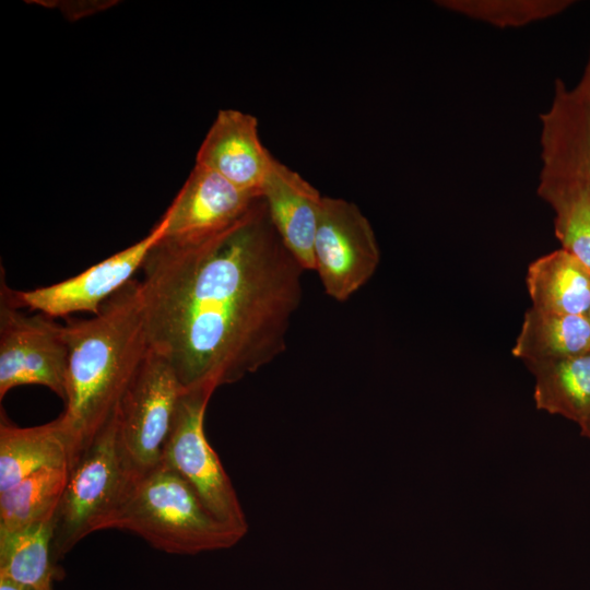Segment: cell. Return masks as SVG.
<instances>
[{
  "label": "cell",
  "mask_w": 590,
  "mask_h": 590,
  "mask_svg": "<svg viewBox=\"0 0 590 590\" xmlns=\"http://www.w3.org/2000/svg\"><path fill=\"white\" fill-rule=\"evenodd\" d=\"M70 467L35 472L0 493V532L55 518Z\"/></svg>",
  "instance_id": "18"
},
{
  "label": "cell",
  "mask_w": 590,
  "mask_h": 590,
  "mask_svg": "<svg viewBox=\"0 0 590 590\" xmlns=\"http://www.w3.org/2000/svg\"><path fill=\"white\" fill-rule=\"evenodd\" d=\"M314 259L324 292L338 302L350 299L375 274L380 249L369 220L355 203L322 197Z\"/></svg>",
  "instance_id": "7"
},
{
  "label": "cell",
  "mask_w": 590,
  "mask_h": 590,
  "mask_svg": "<svg viewBox=\"0 0 590 590\" xmlns=\"http://www.w3.org/2000/svg\"><path fill=\"white\" fill-rule=\"evenodd\" d=\"M166 213L141 240L62 282L31 291H13L1 283V293L17 308L37 310L50 318L86 311L96 315L103 304L125 287L166 231Z\"/></svg>",
  "instance_id": "9"
},
{
  "label": "cell",
  "mask_w": 590,
  "mask_h": 590,
  "mask_svg": "<svg viewBox=\"0 0 590 590\" xmlns=\"http://www.w3.org/2000/svg\"><path fill=\"white\" fill-rule=\"evenodd\" d=\"M185 391L170 365L149 347L115 411L118 444L135 477L161 463Z\"/></svg>",
  "instance_id": "5"
},
{
  "label": "cell",
  "mask_w": 590,
  "mask_h": 590,
  "mask_svg": "<svg viewBox=\"0 0 590 590\" xmlns=\"http://www.w3.org/2000/svg\"><path fill=\"white\" fill-rule=\"evenodd\" d=\"M590 352L587 315L558 314L529 308L511 354L527 366Z\"/></svg>",
  "instance_id": "15"
},
{
  "label": "cell",
  "mask_w": 590,
  "mask_h": 590,
  "mask_svg": "<svg viewBox=\"0 0 590 590\" xmlns=\"http://www.w3.org/2000/svg\"><path fill=\"white\" fill-rule=\"evenodd\" d=\"M437 7L499 28H517L556 16L573 0H438Z\"/></svg>",
  "instance_id": "19"
},
{
  "label": "cell",
  "mask_w": 590,
  "mask_h": 590,
  "mask_svg": "<svg viewBox=\"0 0 590 590\" xmlns=\"http://www.w3.org/2000/svg\"><path fill=\"white\" fill-rule=\"evenodd\" d=\"M54 519L0 532V577L30 590H52L62 578L52 554Z\"/></svg>",
  "instance_id": "16"
},
{
  "label": "cell",
  "mask_w": 590,
  "mask_h": 590,
  "mask_svg": "<svg viewBox=\"0 0 590 590\" xmlns=\"http://www.w3.org/2000/svg\"><path fill=\"white\" fill-rule=\"evenodd\" d=\"M574 88L579 95L590 101V56L586 64L585 71L582 73V76L578 85L575 86Z\"/></svg>",
  "instance_id": "21"
},
{
  "label": "cell",
  "mask_w": 590,
  "mask_h": 590,
  "mask_svg": "<svg viewBox=\"0 0 590 590\" xmlns=\"http://www.w3.org/2000/svg\"><path fill=\"white\" fill-rule=\"evenodd\" d=\"M260 198L196 164L165 212L162 239L192 243L217 235L240 222Z\"/></svg>",
  "instance_id": "10"
},
{
  "label": "cell",
  "mask_w": 590,
  "mask_h": 590,
  "mask_svg": "<svg viewBox=\"0 0 590 590\" xmlns=\"http://www.w3.org/2000/svg\"><path fill=\"white\" fill-rule=\"evenodd\" d=\"M74 462L71 438L60 417L34 427L11 424L1 412L0 493L47 468Z\"/></svg>",
  "instance_id": "13"
},
{
  "label": "cell",
  "mask_w": 590,
  "mask_h": 590,
  "mask_svg": "<svg viewBox=\"0 0 590 590\" xmlns=\"http://www.w3.org/2000/svg\"><path fill=\"white\" fill-rule=\"evenodd\" d=\"M526 285L533 308L587 315L590 307V270L563 248L531 262Z\"/></svg>",
  "instance_id": "14"
},
{
  "label": "cell",
  "mask_w": 590,
  "mask_h": 590,
  "mask_svg": "<svg viewBox=\"0 0 590 590\" xmlns=\"http://www.w3.org/2000/svg\"><path fill=\"white\" fill-rule=\"evenodd\" d=\"M261 197L285 248L304 270H315L314 244L323 196L273 156Z\"/></svg>",
  "instance_id": "12"
},
{
  "label": "cell",
  "mask_w": 590,
  "mask_h": 590,
  "mask_svg": "<svg viewBox=\"0 0 590 590\" xmlns=\"http://www.w3.org/2000/svg\"><path fill=\"white\" fill-rule=\"evenodd\" d=\"M40 5L58 8L68 19L76 20L109 8L110 1H37Z\"/></svg>",
  "instance_id": "20"
},
{
  "label": "cell",
  "mask_w": 590,
  "mask_h": 590,
  "mask_svg": "<svg viewBox=\"0 0 590 590\" xmlns=\"http://www.w3.org/2000/svg\"><path fill=\"white\" fill-rule=\"evenodd\" d=\"M134 533L170 554H198L237 544L246 533L219 520L178 473L161 463L131 482L98 530Z\"/></svg>",
  "instance_id": "3"
},
{
  "label": "cell",
  "mask_w": 590,
  "mask_h": 590,
  "mask_svg": "<svg viewBox=\"0 0 590 590\" xmlns=\"http://www.w3.org/2000/svg\"><path fill=\"white\" fill-rule=\"evenodd\" d=\"M0 399L17 386L40 385L62 400L68 346L63 326L44 314L26 316L1 293Z\"/></svg>",
  "instance_id": "8"
},
{
  "label": "cell",
  "mask_w": 590,
  "mask_h": 590,
  "mask_svg": "<svg viewBox=\"0 0 590 590\" xmlns=\"http://www.w3.org/2000/svg\"><path fill=\"white\" fill-rule=\"evenodd\" d=\"M68 346L64 410L74 461L115 413L149 351L140 281L131 280L92 318L63 326Z\"/></svg>",
  "instance_id": "2"
},
{
  "label": "cell",
  "mask_w": 590,
  "mask_h": 590,
  "mask_svg": "<svg viewBox=\"0 0 590 590\" xmlns=\"http://www.w3.org/2000/svg\"><path fill=\"white\" fill-rule=\"evenodd\" d=\"M0 590H30L0 577Z\"/></svg>",
  "instance_id": "22"
},
{
  "label": "cell",
  "mask_w": 590,
  "mask_h": 590,
  "mask_svg": "<svg viewBox=\"0 0 590 590\" xmlns=\"http://www.w3.org/2000/svg\"><path fill=\"white\" fill-rule=\"evenodd\" d=\"M580 434L590 440V418L580 427Z\"/></svg>",
  "instance_id": "23"
},
{
  "label": "cell",
  "mask_w": 590,
  "mask_h": 590,
  "mask_svg": "<svg viewBox=\"0 0 590 590\" xmlns=\"http://www.w3.org/2000/svg\"><path fill=\"white\" fill-rule=\"evenodd\" d=\"M538 410L559 415L579 428L590 418V352L528 366Z\"/></svg>",
  "instance_id": "17"
},
{
  "label": "cell",
  "mask_w": 590,
  "mask_h": 590,
  "mask_svg": "<svg viewBox=\"0 0 590 590\" xmlns=\"http://www.w3.org/2000/svg\"><path fill=\"white\" fill-rule=\"evenodd\" d=\"M214 388L186 390L178 403L162 462L178 473L221 521L244 533L246 515L233 483L204 432V417Z\"/></svg>",
  "instance_id": "6"
},
{
  "label": "cell",
  "mask_w": 590,
  "mask_h": 590,
  "mask_svg": "<svg viewBox=\"0 0 590 590\" xmlns=\"http://www.w3.org/2000/svg\"><path fill=\"white\" fill-rule=\"evenodd\" d=\"M134 477L118 444L114 413L70 468L54 518L52 554L56 562L98 530Z\"/></svg>",
  "instance_id": "4"
},
{
  "label": "cell",
  "mask_w": 590,
  "mask_h": 590,
  "mask_svg": "<svg viewBox=\"0 0 590 590\" xmlns=\"http://www.w3.org/2000/svg\"><path fill=\"white\" fill-rule=\"evenodd\" d=\"M142 270L149 347L186 390L234 384L286 350L305 270L281 241L262 197L217 235L161 239Z\"/></svg>",
  "instance_id": "1"
},
{
  "label": "cell",
  "mask_w": 590,
  "mask_h": 590,
  "mask_svg": "<svg viewBox=\"0 0 590 590\" xmlns=\"http://www.w3.org/2000/svg\"><path fill=\"white\" fill-rule=\"evenodd\" d=\"M587 317H588L589 322H590V307H589V309H588Z\"/></svg>",
  "instance_id": "24"
},
{
  "label": "cell",
  "mask_w": 590,
  "mask_h": 590,
  "mask_svg": "<svg viewBox=\"0 0 590 590\" xmlns=\"http://www.w3.org/2000/svg\"><path fill=\"white\" fill-rule=\"evenodd\" d=\"M272 158L261 143L255 116L221 109L198 150L196 164L261 197Z\"/></svg>",
  "instance_id": "11"
}]
</instances>
